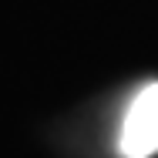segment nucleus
<instances>
[{
  "instance_id": "nucleus-1",
  "label": "nucleus",
  "mask_w": 158,
  "mask_h": 158,
  "mask_svg": "<svg viewBox=\"0 0 158 158\" xmlns=\"http://www.w3.org/2000/svg\"><path fill=\"white\" fill-rule=\"evenodd\" d=\"M118 152L125 158L158 155V84H145L135 94V101L128 104Z\"/></svg>"
}]
</instances>
